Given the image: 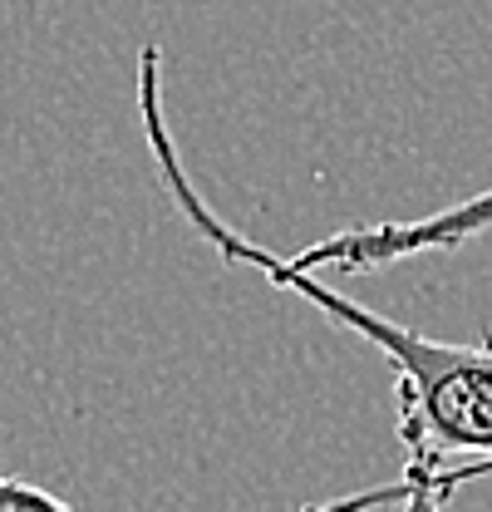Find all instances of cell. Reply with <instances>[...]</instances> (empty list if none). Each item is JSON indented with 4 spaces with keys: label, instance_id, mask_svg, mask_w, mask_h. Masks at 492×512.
Returning <instances> with one entry per match:
<instances>
[{
    "label": "cell",
    "instance_id": "6da1fadb",
    "mask_svg": "<svg viewBox=\"0 0 492 512\" xmlns=\"http://www.w3.org/2000/svg\"><path fill=\"white\" fill-rule=\"evenodd\" d=\"M133 99H138V124L148 138L153 173L178 207L187 227L222 256L227 266H251L271 286L310 301L335 330L360 335L369 350H379L394 370L399 394V444H404V473L389 488H369L355 498H335V508H443L458 488L492 478V330L478 340H433L414 325L379 316L374 306L345 296L340 286L325 281V271L296 266L291 256L266 252L246 232L227 227L207 197L197 192L187 158L173 138L168 109H163V45L143 40L133 60Z\"/></svg>",
    "mask_w": 492,
    "mask_h": 512
},
{
    "label": "cell",
    "instance_id": "7a4b0ae2",
    "mask_svg": "<svg viewBox=\"0 0 492 512\" xmlns=\"http://www.w3.org/2000/svg\"><path fill=\"white\" fill-rule=\"evenodd\" d=\"M483 232H492V188L473 192V197H463L453 207H438L429 217L365 222V227H345V232L315 237L291 261L310 266V271H325V276H345V271H374V266L409 261V256L458 252L463 242H473Z\"/></svg>",
    "mask_w": 492,
    "mask_h": 512
},
{
    "label": "cell",
    "instance_id": "3957f363",
    "mask_svg": "<svg viewBox=\"0 0 492 512\" xmlns=\"http://www.w3.org/2000/svg\"><path fill=\"white\" fill-rule=\"evenodd\" d=\"M0 508H64L60 493L40 488V483H25V478H0Z\"/></svg>",
    "mask_w": 492,
    "mask_h": 512
}]
</instances>
